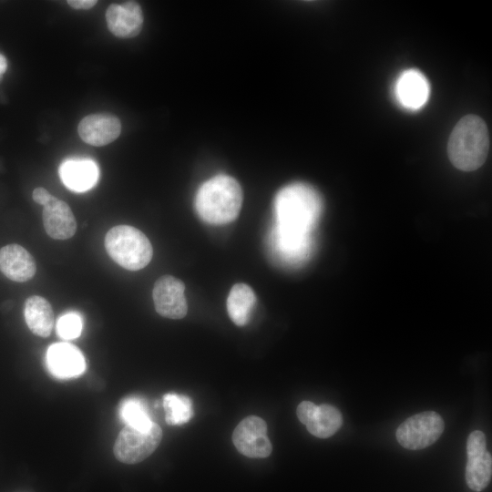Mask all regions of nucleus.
I'll return each mask as SVG.
<instances>
[{
    "mask_svg": "<svg viewBox=\"0 0 492 492\" xmlns=\"http://www.w3.org/2000/svg\"><path fill=\"white\" fill-rule=\"evenodd\" d=\"M323 208V200L312 186L302 182L287 185L274 200L272 230L288 236L313 238Z\"/></svg>",
    "mask_w": 492,
    "mask_h": 492,
    "instance_id": "1",
    "label": "nucleus"
},
{
    "mask_svg": "<svg viewBox=\"0 0 492 492\" xmlns=\"http://www.w3.org/2000/svg\"><path fill=\"white\" fill-rule=\"evenodd\" d=\"M243 193L239 182L229 175H217L198 190L194 206L199 217L212 225L233 221L239 215Z\"/></svg>",
    "mask_w": 492,
    "mask_h": 492,
    "instance_id": "2",
    "label": "nucleus"
},
{
    "mask_svg": "<svg viewBox=\"0 0 492 492\" xmlns=\"http://www.w3.org/2000/svg\"><path fill=\"white\" fill-rule=\"evenodd\" d=\"M488 149L489 136L485 121L476 115L463 117L448 139L451 163L463 171L476 170L486 161Z\"/></svg>",
    "mask_w": 492,
    "mask_h": 492,
    "instance_id": "3",
    "label": "nucleus"
},
{
    "mask_svg": "<svg viewBox=\"0 0 492 492\" xmlns=\"http://www.w3.org/2000/svg\"><path fill=\"white\" fill-rule=\"evenodd\" d=\"M105 248L116 263L128 271L143 269L153 255L152 245L147 236L129 225L111 228L105 237Z\"/></svg>",
    "mask_w": 492,
    "mask_h": 492,
    "instance_id": "4",
    "label": "nucleus"
},
{
    "mask_svg": "<svg viewBox=\"0 0 492 492\" xmlns=\"http://www.w3.org/2000/svg\"><path fill=\"white\" fill-rule=\"evenodd\" d=\"M161 439L162 430L156 423L148 429L126 425L115 441L114 455L122 463L137 464L149 456Z\"/></svg>",
    "mask_w": 492,
    "mask_h": 492,
    "instance_id": "5",
    "label": "nucleus"
},
{
    "mask_svg": "<svg viewBox=\"0 0 492 492\" xmlns=\"http://www.w3.org/2000/svg\"><path fill=\"white\" fill-rule=\"evenodd\" d=\"M445 428L443 418L436 412L426 411L412 415L397 428L395 436L405 448L419 450L434 444Z\"/></svg>",
    "mask_w": 492,
    "mask_h": 492,
    "instance_id": "6",
    "label": "nucleus"
},
{
    "mask_svg": "<svg viewBox=\"0 0 492 492\" xmlns=\"http://www.w3.org/2000/svg\"><path fill=\"white\" fill-rule=\"evenodd\" d=\"M237 450L251 458H263L271 455L272 446L267 436V425L263 419L250 415L241 420L232 433Z\"/></svg>",
    "mask_w": 492,
    "mask_h": 492,
    "instance_id": "7",
    "label": "nucleus"
},
{
    "mask_svg": "<svg viewBox=\"0 0 492 492\" xmlns=\"http://www.w3.org/2000/svg\"><path fill=\"white\" fill-rule=\"evenodd\" d=\"M182 281L171 276L159 278L153 287L152 298L157 313L166 318L181 319L187 314L188 305Z\"/></svg>",
    "mask_w": 492,
    "mask_h": 492,
    "instance_id": "8",
    "label": "nucleus"
},
{
    "mask_svg": "<svg viewBox=\"0 0 492 492\" xmlns=\"http://www.w3.org/2000/svg\"><path fill=\"white\" fill-rule=\"evenodd\" d=\"M313 238H296L272 230L269 248L272 257L284 266L295 267L310 259L313 251Z\"/></svg>",
    "mask_w": 492,
    "mask_h": 492,
    "instance_id": "9",
    "label": "nucleus"
},
{
    "mask_svg": "<svg viewBox=\"0 0 492 492\" xmlns=\"http://www.w3.org/2000/svg\"><path fill=\"white\" fill-rule=\"evenodd\" d=\"M106 22L114 36L121 38L135 37L143 26L141 6L135 1L111 4L106 11Z\"/></svg>",
    "mask_w": 492,
    "mask_h": 492,
    "instance_id": "10",
    "label": "nucleus"
},
{
    "mask_svg": "<svg viewBox=\"0 0 492 492\" xmlns=\"http://www.w3.org/2000/svg\"><path fill=\"white\" fill-rule=\"evenodd\" d=\"M77 132L81 139L89 145L106 146L120 135L121 122L112 114H91L80 120Z\"/></svg>",
    "mask_w": 492,
    "mask_h": 492,
    "instance_id": "11",
    "label": "nucleus"
},
{
    "mask_svg": "<svg viewBox=\"0 0 492 492\" xmlns=\"http://www.w3.org/2000/svg\"><path fill=\"white\" fill-rule=\"evenodd\" d=\"M46 365L53 375L71 378L84 372L86 362L77 347L68 343H57L46 352Z\"/></svg>",
    "mask_w": 492,
    "mask_h": 492,
    "instance_id": "12",
    "label": "nucleus"
},
{
    "mask_svg": "<svg viewBox=\"0 0 492 492\" xmlns=\"http://www.w3.org/2000/svg\"><path fill=\"white\" fill-rule=\"evenodd\" d=\"M43 207V224L49 237L56 240H67L76 233L75 216L65 201L53 196Z\"/></svg>",
    "mask_w": 492,
    "mask_h": 492,
    "instance_id": "13",
    "label": "nucleus"
},
{
    "mask_svg": "<svg viewBox=\"0 0 492 492\" xmlns=\"http://www.w3.org/2000/svg\"><path fill=\"white\" fill-rule=\"evenodd\" d=\"M0 271L9 280L24 282L36 272L34 257L19 244H8L0 249Z\"/></svg>",
    "mask_w": 492,
    "mask_h": 492,
    "instance_id": "14",
    "label": "nucleus"
},
{
    "mask_svg": "<svg viewBox=\"0 0 492 492\" xmlns=\"http://www.w3.org/2000/svg\"><path fill=\"white\" fill-rule=\"evenodd\" d=\"M395 94L399 103L408 109H418L429 97V84L425 77L416 69L404 71L395 87Z\"/></svg>",
    "mask_w": 492,
    "mask_h": 492,
    "instance_id": "15",
    "label": "nucleus"
},
{
    "mask_svg": "<svg viewBox=\"0 0 492 492\" xmlns=\"http://www.w3.org/2000/svg\"><path fill=\"white\" fill-rule=\"evenodd\" d=\"M63 183L71 190L86 191L97 181L98 169L90 159H71L59 168Z\"/></svg>",
    "mask_w": 492,
    "mask_h": 492,
    "instance_id": "16",
    "label": "nucleus"
},
{
    "mask_svg": "<svg viewBox=\"0 0 492 492\" xmlns=\"http://www.w3.org/2000/svg\"><path fill=\"white\" fill-rule=\"evenodd\" d=\"M25 321L30 331L40 337H48L54 327V313L49 302L42 296L32 295L24 304Z\"/></svg>",
    "mask_w": 492,
    "mask_h": 492,
    "instance_id": "17",
    "label": "nucleus"
},
{
    "mask_svg": "<svg viewBox=\"0 0 492 492\" xmlns=\"http://www.w3.org/2000/svg\"><path fill=\"white\" fill-rule=\"evenodd\" d=\"M256 296L245 283L232 286L227 298V311L231 321L238 326L245 325L255 305Z\"/></svg>",
    "mask_w": 492,
    "mask_h": 492,
    "instance_id": "18",
    "label": "nucleus"
},
{
    "mask_svg": "<svg viewBox=\"0 0 492 492\" xmlns=\"http://www.w3.org/2000/svg\"><path fill=\"white\" fill-rule=\"evenodd\" d=\"M343 425L341 412L334 406L323 404L317 405L310 420L305 425L314 436L327 438L335 434Z\"/></svg>",
    "mask_w": 492,
    "mask_h": 492,
    "instance_id": "19",
    "label": "nucleus"
},
{
    "mask_svg": "<svg viewBox=\"0 0 492 492\" xmlns=\"http://www.w3.org/2000/svg\"><path fill=\"white\" fill-rule=\"evenodd\" d=\"M492 458L487 451L482 455L467 457L465 477L468 487L476 492L484 490L490 483Z\"/></svg>",
    "mask_w": 492,
    "mask_h": 492,
    "instance_id": "20",
    "label": "nucleus"
},
{
    "mask_svg": "<svg viewBox=\"0 0 492 492\" xmlns=\"http://www.w3.org/2000/svg\"><path fill=\"white\" fill-rule=\"evenodd\" d=\"M119 415L126 425L148 429L153 425L145 401L137 396L124 399L119 405Z\"/></svg>",
    "mask_w": 492,
    "mask_h": 492,
    "instance_id": "21",
    "label": "nucleus"
},
{
    "mask_svg": "<svg viewBox=\"0 0 492 492\" xmlns=\"http://www.w3.org/2000/svg\"><path fill=\"white\" fill-rule=\"evenodd\" d=\"M165 420L170 425L187 423L193 416L191 399L184 395L169 393L163 396Z\"/></svg>",
    "mask_w": 492,
    "mask_h": 492,
    "instance_id": "22",
    "label": "nucleus"
},
{
    "mask_svg": "<svg viewBox=\"0 0 492 492\" xmlns=\"http://www.w3.org/2000/svg\"><path fill=\"white\" fill-rule=\"evenodd\" d=\"M82 331L81 317L76 313H68L61 316L56 323V332L65 340L77 338Z\"/></svg>",
    "mask_w": 492,
    "mask_h": 492,
    "instance_id": "23",
    "label": "nucleus"
},
{
    "mask_svg": "<svg viewBox=\"0 0 492 492\" xmlns=\"http://www.w3.org/2000/svg\"><path fill=\"white\" fill-rule=\"evenodd\" d=\"M487 442L485 434L479 430H475L468 436L466 441L467 457L482 455L487 451Z\"/></svg>",
    "mask_w": 492,
    "mask_h": 492,
    "instance_id": "24",
    "label": "nucleus"
},
{
    "mask_svg": "<svg viewBox=\"0 0 492 492\" xmlns=\"http://www.w3.org/2000/svg\"><path fill=\"white\" fill-rule=\"evenodd\" d=\"M317 405L311 401H302L299 404L296 413L298 419L306 425L315 411Z\"/></svg>",
    "mask_w": 492,
    "mask_h": 492,
    "instance_id": "25",
    "label": "nucleus"
},
{
    "mask_svg": "<svg viewBox=\"0 0 492 492\" xmlns=\"http://www.w3.org/2000/svg\"><path fill=\"white\" fill-rule=\"evenodd\" d=\"M53 197L45 188L37 187L33 190L32 198L35 202L45 206Z\"/></svg>",
    "mask_w": 492,
    "mask_h": 492,
    "instance_id": "26",
    "label": "nucleus"
},
{
    "mask_svg": "<svg viewBox=\"0 0 492 492\" xmlns=\"http://www.w3.org/2000/svg\"><path fill=\"white\" fill-rule=\"evenodd\" d=\"M97 3V0H68L69 6L75 9L88 10Z\"/></svg>",
    "mask_w": 492,
    "mask_h": 492,
    "instance_id": "27",
    "label": "nucleus"
},
{
    "mask_svg": "<svg viewBox=\"0 0 492 492\" xmlns=\"http://www.w3.org/2000/svg\"><path fill=\"white\" fill-rule=\"evenodd\" d=\"M7 68V61L4 55L0 54V80Z\"/></svg>",
    "mask_w": 492,
    "mask_h": 492,
    "instance_id": "28",
    "label": "nucleus"
}]
</instances>
